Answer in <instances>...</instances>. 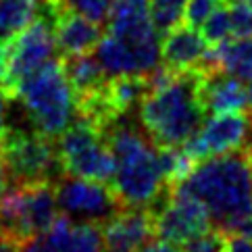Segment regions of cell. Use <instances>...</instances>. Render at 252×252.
Masks as SVG:
<instances>
[{"label": "cell", "instance_id": "3", "mask_svg": "<svg viewBox=\"0 0 252 252\" xmlns=\"http://www.w3.org/2000/svg\"><path fill=\"white\" fill-rule=\"evenodd\" d=\"M115 157V175L111 186L125 206L150 209L169 192V184L160 169L158 146L136 127L121 119L104 129Z\"/></svg>", "mask_w": 252, "mask_h": 252}, {"label": "cell", "instance_id": "7", "mask_svg": "<svg viewBox=\"0 0 252 252\" xmlns=\"http://www.w3.org/2000/svg\"><path fill=\"white\" fill-rule=\"evenodd\" d=\"M57 152L65 175L104 184L115 175V157L104 131L82 117L59 136Z\"/></svg>", "mask_w": 252, "mask_h": 252}, {"label": "cell", "instance_id": "23", "mask_svg": "<svg viewBox=\"0 0 252 252\" xmlns=\"http://www.w3.org/2000/svg\"><path fill=\"white\" fill-rule=\"evenodd\" d=\"M229 4V0H186L184 6V23L194 30H200L202 23L217 11V8Z\"/></svg>", "mask_w": 252, "mask_h": 252}, {"label": "cell", "instance_id": "20", "mask_svg": "<svg viewBox=\"0 0 252 252\" xmlns=\"http://www.w3.org/2000/svg\"><path fill=\"white\" fill-rule=\"evenodd\" d=\"M113 0H42V11L55 19L59 11H75L96 23L109 17Z\"/></svg>", "mask_w": 252, "mask_h": 252}, {"label": "cell", "instance_id": "14", "mask_svg": "<svg viewBox=\"0 0 252 252\" xmlns=\"http://www.w3.org/2000/svg\"><path fill=\"white\" fill-rule=\"evenodd\" d=\"M209 52V44L190 25H175L160 38V63L171 71L200 69Z\"/></svg>", "mask_w": 252, "mask_h": 252}, {"label": "cell", "instance_id": "26", "mask_svg": "<svg viewBox=\"0 0 252 252\" xmlns=\"http://www.w3.org/2000/svg\"><path fill=\"white\" fill-rule=\"evenodd\" d=\"M225 252H252V240L236 236V233H227Z\"/></svg>", "mask_w": 252, "mask_h": 252}, {"label": "cell", "instance_id": "18", "mask_svg": "<svg viewBox=\"0 0 252 252\" xmlns=\"http://www.w3.org/2000/svg\"><path fill=\"white\" fill-rule=\"evenodd\" d=\"M63 65H65V73L75 92V98L94 92V90H98L109 79L106 71L94 57H88V55L63 57Z\"/></svg>", "mask_w": 252, "mask_h": 252}, {"label": "cell", "instance_id": "33", "mask_svg": "<svg viewBox=\"0 0 252 252\" xmlns=\"http://www.w3.org/2000/svg\"><path fill=\"white\" fill-rule=\"evenodd\" d=\"M246 2H248V4H250V6H252V0H246Z\"/></svg>", "mask_w": 252, "mask_h": 252}, {"label": "cell", "instance_id": "21", "mask_svg": "<svg viewBox=\"0 0 252 252\" xmlns=\"http://www.w3.org/2000/svg\"><path fill=\"white\" fill-rule=\"evenodd\" d=\"M184 6L186 0H150V17L160 35L184 21Z\"/></svg>", "mask_w": 252, "mask_h": 252}, {"label": "cell", "instance_id": "16", "mask_svg": "<svg viewBox=\"0 0 252 252\" xmlns=\"http://www.w3.org/2000/svg\"><path fill=\"white\" fill-rule=\"evenodd\" d=\"M250 90L242 79L225 71H213L202 79V102L206 113H242L248 106Z\"/></svg>", "mask_w": 252, "mask_h": 252}, {"label": "cell", "instance_id": "8", "mask_svg": "<svg viewBox=\"0 0 252 252\" xmlns=\"http://www.w3.org/2000/svg\"><path fill=\"white\" fill-rule=\"evenodd\" d=\"M211 229L213 221L206 206L177 186H169L167 196L158 202V209H155V236L186 246Z\"/></svg>", "mask_w": 252, "mask_h": 252}, {"label": "cell", "instance_id": "24", "mask_svg": "<svg viewBox=\"0 0 252 252\" xmlns=\"http://www.w3.org/2000/svg\"><path fill=\"white\" fill-rule=\"evenodd\" d=\"M231 32L236 38H252V6L246 0H229Z\"/></svg>", "mask_w": 252, "mask_h": 252}, {"label": "cell", "instance_id": "29", "mask_svg": "<svg viewBox=\"0 0 252 252\" xmlns=\"http://www.w3.org/2000/svg\"><path fill=\"white\" fill-rule=\"evenodd\" d=\"M6 63H8V50H6V44H0V84L6 75Z\"/></svg>", "mask_w": 252, "mask_h": 252}, {"label": "cell", "instance_id": "27", "mask_svg": "<svg viewBox=\"0 0 252 252\" xmlns=\"http://www.w3.org/2000/svg\"><path fill=\"white\" fill-rule=\"evenodd\" d=\"M136 252H184V250H182V246H177V244H171V242L158 240V242H148L146 246H142Z\"/></svg>", "mask_w": 252, "mask_h": 252}, {"label": "cell", "instance_id": "19", "mask_svg": "<svg viewBox=\"0 0 252 252\" xmlns=\"http://www.w3.org/2000/svg\"><path fill=\"white\" fill-rule=\"evenodd\" d=\"M217 55L219 69L244 84H252V38H236L213 46Z\"/></svg>", "mask_w": 252, "mask_h": 252}, {"label": "cell", "instance_id": "25", "mask_svg": "<svg viewBox=\"0 0 252 252\" xmlns=\"http://www.w3.org/2000/svg\"><path fill=\"white\" fill-rule=\"evenodd\" d=\"M225 244H227V233L221 229H211L202 233L200 238L188 242L182 246L184 252H225Z\"/></svg>", "mask_w": 252, "mask_h": 252}, {"label": "cell", "instance_id": "1", "mask_svg": "<svg viewBox=\"0 0 252 252\" xmlns=\"http://www.w3.org/2000/svg\"><path fill=\"white\" fill-rule=\"evenodd\" d=\"M202 69L171 71L157 67L148 75L150 90L140 102V123L158 148L184 146L204 119Z\"/></svg>", "mask_w": 252, "mask_h": 252}, {"label": "cell", "instance_id": "22", "mask_svg": "<svg viewBox=\"0 0 252 252\" xmlns=\"http://www.w3.org/2000/svg\"><path fill=\"white\" fill-rule=\"evenodd\" d=\"M202 38L206 40L209 46H219V44L227 42L231 32V15H229V4H225L221 8H217L209 19L202 23L200 28Z\"/></svg>", "mask_w": 252, "mask_h": 252}, {"label": "cell", "instance_id": "5", "mask_svg": "<svg viewBox=\"0 0 252 252\" xmlns=\"http://www.w3.org/2000/svg\"><path fill=\"white\" fill-rule=\"evenodd\" d=\"M2 163L8 175V186L55 184L63 177L57 144L42 131L4 129Z\"/></svg>", "mask_w": 252, "mask_h": 252}, {"label": "cell", "instance_id": "15", "mask_svg": "<svg viewBox=\"0 0 252 252\" xmlns=\"http://www.w3.org/2000/svg\"><path fill=\"white\" fill-rule=\"evenodd\" d=\"M55 44L63 57H77L92 52L102 38L100 23L75 11H59L52 19Z\"/></svg>", "mask_w": 252, "mask_h": 252}, {"label": "cell", "instance_id": "13", "mask_svg": "<svg viewBox=\"0 0 252 252\" xmlns=\"http://www.w3.org/2000/svg\"><path fill=\"white\" fill-rule=\"evenodd\" d=\"M155 238V211L125 206L102 225L104 252H136Z\"/></svg>", "mask_w": 252, "mask_h": 252}, {"label": "cell", "instance_id": "12", "mask_svg": "<svg viewBox=\"0 0 252 252\" xmlns=\"http://www.w3.org/2000/svg\"><path fill=\"white\" fill-rule=\"evenodd\" d=\"M17 252H104L102 227L94 221H79L59 213L46 231L23 240Z\"/></svg>", "mask_w": 252, "mask_h": 252}, {"label": "cell", "instance_id": "2", "mask_svg": "<svg viewBox=\"0 0 252 252\" xmlns=\"http://www.w3.org/2000/svg\"><path fill=\"white\" fill-rule=\"evenodd\" d=\"M179 190L198 198L211 215L217 229L233 233L236 227L252 217V173L250 150L202 158L188 173Z\"/></svg>", "mask_w": 252, "mask_h": 252}, {"label": "cell", "instance_id": "11", "mask_svg": "<svg viewBox=\"0 0 252 252\" xmlns=\"http://www.w3.org/2000/svg\"><path fill=\"white\" fill-rule=\"evenodd\" d=\"M250 131L252 125L244 113L213 115L184 144V150L194 160L229 155V152L244 150L250 146Z\"/></svg>", "mask_w": 252, "mask_h": 252}, {"label": "cell", "instance_id": "6", "mask_svg": "<svg viewBox=\"0 0 252 252\" xmlns=\"http://www.w3.org/2000/svg\"><path fill=\"white\" fill-rule=\"evenodd\" d=\"M55 184L13 186L0 196V233L21 244L46 231L59 217Z\"/></svg>", "mask_w": 252, "mask_h": 252}, {"label": "cell", "instance_id": "30", "mask_svg": "<svg viewBox=\"0 0 252 252\" xmlns=\"http://www.w3.org/2000/svg\"><path fill=\"white\" fill-rule=\"evenodd\" d=\"M248 113H250V125H252V88H250V96H248ZM248 148H252V131H250V146Z\"/></svg>", "mask_w": 252, "mask_h": 252}, {"label": "cell", "instance_id": "10", "mask_svg": "<svg viewBox=\"0 0 252 252\" xmlns=\"http://www.w3.org/2000/svg\"><path fill=\"white\" fill-rule=\"evenodd\" d=\"M55 190L61 213H67L73 219L100 223L125 209L113 186H106L104 182L63 175L55 182Z\"/></svg>", "mask_w": 252, "mask_h": 252}, {"label": "cell", "instance_id": "17", "mask_svg": "<svg viewBox=\"0 0 252 252\" xmlns=\"http://www.w3.org/2000/svg\"><path fill=\"white\" fill-rule=\"evenodd\" d=\"M42 0H0V44L13 42L40 15Z\"/></svg>", "mask_w": 252, "mask_h": 252}, {"label": "cell", "instance_id": "9", "mask_svg": "<svg viewBox=\"0 0 252 252\" xmlns=\"http://www.w3.org/2000/svg\"><path fill=\"white\" fill-rule=\"evenodd\" d=\"M55 48L57 44L55 32H52V19H48L46 15H38V19L30 23L13 42L6 44L8 63L0 90L8 98H13L17 86L25 77H30L33 71H38L44 63H48Z\"/></svg>", "mask_w": 252, "mask_h": 252}, {"label": "cell", "instance_id": "31", "mask_svg": "<svg viewBox=\"0 0 252 252\" xmlns=\"http://www.w3.org/2000/svg\"><path fill=\"white\" fill-rule=\"evenodd\" d=\"M250 150V173H252V148H248Z\"/></svg>", "mask_w": 252, "mask_h": 252}, {"label": "cell", "instance_id": "4", "mask_svg": "<svg viewBox=\"0 0 252 252\" xmlns=\"http://www.w3.org/2000/svg\"><path fill=\"white\" fill-rule=\"evenodd\" d=\"M15 100L23 104L33 127L48 138H57L73 123L75 92L65 73L63 59H50L17 86Z\"/></svg>", "mask_w": 252, "mask_h": 252}, {"label": "cell", "instance_id": "28", "mask_svg": "<svg viewBox=\"0 0 252 252\" xmlns=\"http://www.w3.org/2000/svg\"><path fill=\"white\" fill-rule=\"evenodd\" d=\"M8 98L2 90H0V136L4 133V129H6V113H8Z\"/></svg>", "mask_w": 252, "mask_h": 252}, {"label": "cell", "instance_id": "32", "mask_svg": "<svg viewBox=\"0 0 252 252\" xmlns=\"http://www.w3.org/2000/svg\"><path fill=\"white\" fill-rule=\"evenodd\" d=\"M0 157H2V136H0Z\"/></svg>", "mask_w": 252, "mask_h": 252}]
</instances>
